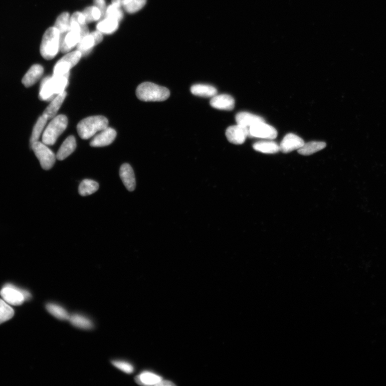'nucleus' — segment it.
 Masks as SVG:
<instances>
[{"label":"nucleus","mask_w":386,"mask_h":386,"mask_svg":"<svg viewBox=\"0 0 386 386\" xmlns=\"http://www.w3.org/2000/svg\"><path fill=\"white\" fill-rule=\"evenodd\" d=\"M68 76L56 75L46 77L41 83L40 98L44 101H52L65 91L68 84Z\"/></svg>","instance_id":"obj_1"},{"label":"nucleus","mask_w":386,"mask_h":386,"mask_svg":"<svg viewBox=\"0 0 386 386\" xmlns=\"http://www.w3.org/2000/svg\"><path fill=\"white\" fill-rule=\"evenodd\" d=\"M136 95L143 102H163L169 98L170 92L156 84L144 82L137 88Z\"/></svg>","instance_id":"obj_2"},{"label":"nucleus","mask_w":386,"mask_h":386,"mask_svg":"<svg viewBox=\"0 0 386 386\" xmlns=\"http://www.w3.org/2000/svg\"><path fill=\"white\" fill-rule=\"evenodd\" d=\"M108 125L109 121L103 116H92L81 120L77 125V130L81 138L87 140L108 127Z\"/></svg>","instance_id":"obj_3"},{"label":"nucleus","mask_w":386,"mask_h":386,"mask_svg":"<svg viewBox=\"0 0 386 386\" xmlns=\"http://www.w3.org/2000/svg\"><path fill=\"white\" fill-rule=\"evenodd\" d=\"M60 37L59 30L55 27L46 31L41 45L42 56L46 60L53 59L60 51Z\"/></svg>","instance_id":"obj_4"},{"label":"nucleus","mask_w":386,"mask_h":386,"mask_svg":"<svg viewBox=\"0 0 386 386\" xmlns=\"http://www.w3.org/2000/svg\"><path fill=\"white\" fill-rule=\"evenodd\" d=\"M68 119L65 115H59L53 118L43 135V142L47 145H53L60 135L66 130Z\"/></svg>","instance_id":"obj_5"},{"label":"nucleus","mask_w":386,"mask_h":386,"mask_svg":"<svg viewBox=\"0 0 386 386\" xmlns=\"http://www.w3.org/2000/svg\"><path fill=\"white\" fill-rule=\"evenodd\" d=\"M0 295L6 302L13 306L22 305L31 297L29 292L20 289L11 284L5 285L0 291Z\"/></svg>","instance_id":"obj_6"},{"label":"nucleus","mask_w":386,"mask_h":386,"mask_svg":"<svg viewBox=\"0 0 386 386\" xmlns=\"http://www.w3.org/2000/svg\"><path fill=\"white\" fill-rule=\"evenodd\" d=\"M31 145L36 157L40 160L42 167L45 170H49L52 168L55 164L57 158L55 153L43 142L37 141Z\"/></svg>","instance_id":"obj_7"},{"label":"nucleus","mask_w":386,"mask_h":386,"mask_svg":"<svg viewBox=\"0 0 386 386\" xmlns=\"http://www.w3.org/2000/svg\"><path fill=\"white\" fill-rule=\"evenodd\" d=\"M82 57L78 50L68 53L57 62L54 68L53 75L69 77L71 69L79 63Z\"/></svg>","instance_id":"obj_8"},{"label":"nucleus","mask_w":386,"mask_h":386,"mask_svg":"<svg viewBox=\"0 0 386 386\" xmlns=\"http://www.w3.org/2000/svg\"><path fill=\"white\" fill-rule=\"evenodd\" d=\"M103 40L102 34L96 31L84 37L77 45V50L82 54V56H86L90 53L94 46L101 43Z\"/></svg>","instance_id":"obj_9"},{"label":"nucleus","mask_w":386,"mask_h":386,"mask_svg":"<svg viewBox=\"0 0 386 386\" xmlns=\"http://www.w3.org/2000/svg\"><path fill=\"white\" fill-rule=\"evenodd\" d=\"M250 137H258L267 139V140H274L277 136L276 129L265 122H261L256 123L250 127Z\"/></svg>","instance_id":"obj_10"},{"label":"nucleus","mask_w":386,"mask_h":386,"mask_svg":"<svg viewBox=\"0 0 386 386\" xmlns=\"http://www.w3.org/2000/svg\"><path fill=\"white\" fill-rule=\"evenodd\" d=\"M228 141L235 144H243L247 137L250 136L249 127H243L239 125L228 127L226 132Z\"/></svg>","instance_id":"obj_11"},{"label":"nucleus","mask_w":386,"mask_h":386,"mask_svg":"<svg viewBox=\"0 0 386 386\" xmlns=\"http://www.w3.org/2000/svg\"><path fill=\"white\" fill-rule=\"evenodd\" d=\"M81 41V35L73 30L60 34V51L63 53L70 52Z\"/></svg>","instance_id":"obj_12"},{"label":"nucleus","mask_w":386,"mask_h":386,"mask_svg":"<svg viewBox=\"0 0 386 386\" xmlns=\"http://www.w3.org/2000/svg\"><path fill=\"white\" fill-rule=\"evenodd\" d=\"M116 136V131L112 128L107 127L92 139L90 145L93 147H102L109 145L114 141Z\"/></svg>","instance_id":"obj_13"},{"label":"nucleus","mask_w":386,"mask_h":386,"mask_svg":"<svg viewBox=\"0 0 386 386\" xmlns=\"http://www.w3.org/2000/svg\"><path fill=\"white\" fill-rule=\"evenodd\" d=\"M305 144L303 139L292 133L285 135L280 145V151L285 153L298 150Z\"/></svg>","instance_id":"obj_14"},{"label":"nucleus","mask_w":386,"mask_h":386,"mask_svg":"<svg viewBox=\"0 0 386 386\" xmlns=\"http://www.w3.org/2000/svg\"><path fill=\"white\" fill-rule=\"evenodd\" d=\"M210 104L215 109L231 111L234 109L235 100L233 97L229 95H216L212 98Z\"/></svg>","instance_id":"obj_15"},{"label":"nucleus","mask_w":386,"mask_h":386,"mask_svg":"<svg viewBox=\"0 0 386 386\" xmlns=\"http://www.w3.org/2000/svg\"><path fill=\"white\" fill-rule=\"evenodd\" d=\"M120 176L126 188L130 191L136 187V179L133 169L129 164H123L120 169Z\"/></svg>","instance_id":"obj_16"},{"label":"nucleus","mask_w":386,"mask_h":386,"mask_svg":"<svg viewBox=\"0 0 386 386\" xmlns=\"http://www.w3.org/2000/svg\"><path fill=\"white\" fill-rule=\"evenodd\" d=\"M44 68L40 65H34L31 67L22 79V83L29 88L32 87L43 76Z\"/></svg>","instance_id":"obj_17"},{"label":"nucleus","mask_w":386,"mask_h":386,"mask_svg":"<svg viewBox=\"0 0 386 386\" xmlns=\"http://www.w3.org/2000/svg\"><path fill=\"white\" fill-rule=\"evenodd\" d=\"M66 96L67 92L65 91L63 93L57 95L52 100L51 104L46 108L43 115L47 118L48 120L55 118L62 104L64 102Z\"/></svg>","instance_id":"obj_18"},{"label":"nucleus","mask_w":386,"mask_h":386,"mask_svg":"<svg viewBox=\"0 0 386 386\" xmlns=\"http://www.w3.org/2000/svg\"><path fill=\"white\" fill-rule=\"evenodd\" d=\"M236 121L237 125L249 128L257 123L265 121L260 116L246 112L238 113L236 116Z\"/></svg>","instance_id":"obj_19"},{"label":"nucleus","mask_w":386,"mask_h":386,"mask_svg":"<svg viewBox=\"0 0 386 386\" xmlns=\"http://www.w3.org/2000/svg\"><path fill=\"white\" fill-rule=\"evenodd\" d=\"M76 148V142L75 137L73 136L68 137L58 150L56 155L57 158L59 160L65 159L71 155Z\"/></svg>","instance_id":"obj_20"},{"label":"nucleus","mask_w":386,"mask_h":386,"mask_svg":"<svg viewBox=\"0 0 386 386\" xmlns=\"http://www.w3.org/2000/svg\"><path fill=\"white\" fill-rule=\"evenodd\" d=\"M190 92L195 96L213 98L218 94V90L214 87L208 84H197L193 85L190 88Z\"/></svg>","instance_id":"obj_21"},{"label":"nucleus","mask_w":386,"mask_h":386,"mask_svg":"<svg viewBox=\"0 0 386 386\" xmlns=\"http://www.w3.org/2000/svg\"><path fill=\"white\" fill-rule=\"evenodd\" d=\"M118 27V21L110 18H105L98 23L97 29L102 34H111L117 31Z\"/></svg>","instance_id":"obj_22"},{"label":"nucleus","mask_w":386,"mask_h":386,"mask_svg":"<svg viewBox=\"0 0 386 386\" xmlns=\"http://www.w3.org/2000/svg\"><path fill=\"white\" fill-rule=\"evenodd\" d=\"M255 150L265 153H275L280 151V145L271 141L258 142L253 144Z\"/></svg>","instance_id":"obj_23"},{"label":"nucleus","mask_w":386,"mask_h":386,"mask_svg":"<svg viewBox=\"0 0 386 386\" xmlns=\"http://www.w3.org/2000/svg\"><path fill=\"white\" fill-rule=\"evenodd\" d=\"M326 146V143L325 142L312 141L305 143L298 150V152L302 155L309 156L323 149Z\"/></svg>","instance_id":"obj_24"},{"label":"nucleus","mask_w":386,"mask_h":386,"mask_svg":"<svg viewBox=\"0 0 386 386\" xmlns=\"http://www.w3.org/2000/svg\"><path fill=\"white\" fill-rule=\"evenodd\" d=\"M136 382L141 385H158L163 380L161 377L155 374L144 372L136 377Z\"/></svg>","instance_id":"obj_25"},{"label":"nucleus","mask_w":386,"mask_h":386,"mask_svg":"<svg viewBox=\"0 0 386 386\" xmlns=\"http://www.w3.org/2000/svg\"><path fill=\"white\" fill-rule=\"evenodd\" d=\"M99 187V184L97 182L90 179H85L80 184L79 194L82 197L88 196L96 192Z\"/></svg>","instance_id":"obj_26"},{"label":"nucleus","mask_w":386,"mask_h":386,"mask_svg":"<svg viewBox=\"0 0 386 386\" xmlns=\"http://www.w3.org/2000/svg\"><path fill=\"white\" fill-rule=\"evenodd\" d=\"M69 320L73 326L77 328L90 329L93 327V323L92 321L86 316L80 314H74L70 315Z\"/></svg>","instance_id":"obj_27"},{"label":"nucleus","mask_w":386,"mask_h":386,"mask_svg":"<svg viewBox=\"0 0 386 386\" xmlns=\"http://www.w3.org/2000/svg\"><path fill=\"white\" fill-rule=\"evenodd\" d=\"M70 14L64 12L59 15L55 23V27L59 30L60 34L70 31Z\"/></svg>","instance_id":"obj_28"},{"label":"nucleus","mask_w":386,"mask_h":386,"mask_svg":"<svg viewBox=\"0 0 386 386\" xmlns=\"http://www.w3.org/2000/svg\"><path fill=\"white\" fill-rule=\"evenodd\" d=\"M46 309L50 313L58 319L67 320L70 317L65 309L57 304L49 303L46 305Z\"/></svg>","instance_id":"obj_29"},{"label":"nucleus","mask_w":386,"mask_h":386,"mask_svg":"<svg viewBox=\"0 0 386 386\" xmlns=\"http://www.w3.org/2000/svg\"><path fill=\"white\" fill-rule=\"evenodd\" d=\"M48 120V119L45 118L43 115L41 116V117L38 119L34 128L32 136H31V145L38 141L39 138H40Z\"/></svg>","instance_id":"obj_30"},{"label":"nucleus","mask_w":386,"mask_h":386,"mask_svg":"<svg viewBox=\"0 0 386 386\" xmlns=\"http://www.w3.org/2000/svg\"><path fill=\"white\" fill-rule=\"evenodd\" d=\"M14 315V311L10 305L0 299V324L12 319Z\"/></svg>","instance_id":"obj_31"},{"label":"nucleus","mask_w":386,"mask_h":386,"mask_svg":"<svg viewBox=\"0 0 386 386\" xmlns=\"http://www.w3.org/2000/svg\"><path fill=\"white\" fill-rule=\"evenodd\" d=\"M82 13L86 19L87 24L101 19V12L95 6L86 8Z\"/></svg>","instance_id":"obj_32"},{"label":"nucleus","mask_w":386,"mask_h":386,"mask_svg":"<svg viewBox=\"0 0 386 386\" xmlns=\"http://www.w3.org/2000/svg\"><path fill=\"white\" fill-rule=\"evenodd\" d=\"M123 18V14L121 7L112 4L107 8L105 18L112 19L119 22Z\"/></svg>","instance_id":"obj_33"},{"label":"nucleus","mask_w":386,"mask_h":386,"mask_svg":"<svg viewBox=\"0 0 386 386\" xmlns=\"http://www.w3.org/2000/svg\"><path fill=\"white\" fill-rule=\"evenodd\" d=\"M146 3V0H130L123 8L127 13L134 14L141 10Z\"/></svg>","instance_id":"obj_34"},{"label":"nucleus","mask_w":386,"mask_h":386,"mask_svg":"<svg viewBox=\"0 0 386 386\" xmlns=\"http://www.w3.org/2000/svg\"><path fill=\"white\" fill-rule=\"evenodd\" d=\"M112 364L116 367L121 370L122 371L128 374L132 373L134 371V367L129 362L123 361H112Z\"/></svg>","instance_id":"obj_35"},{"label":"nucleus","mask_w":386,"mask_h":386,"mask_svg":"<svg viewBox=\"0 0 386 386\" xmlns=\"http://www.w3.org/2000/svg\"><path fill=\"white\" fill-rule=\"evenodd\" d=\"M95 6L98 8L101 12L102 17L101 19H103L105 17V13L106 11V3L105 0H94Z\"/></svg>","instance_id":"obj_36"},{"label":"nucleus","mask_w":386,"mask_h":386,"mask_svg":"<svg viewBox=\"0 0 386 386\" xmlns=\"http://www.w3.org/2000/svg\"><path fill=\"white\" fill-rule=\"evenodd\" d=\"M130 0H112V4L117 5L119 7H123L128 3Z\"/></svg>","instance_id":"obj_37"},{"label":"nucleus","mask_w":386,"mask_h":386,"mask_svg":"<svg viewBox=\"0 0 386 386\" xmlns=\"http://www.w3.org/2000/svg\"><path fill=\"white\" fill-rule=\"evenodd\" d=\"M174 383L170 381L162 380L158 385H173Z\"/></svg>","instance_id":"obj_38"}]
</instances>
